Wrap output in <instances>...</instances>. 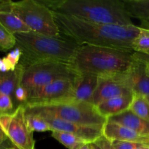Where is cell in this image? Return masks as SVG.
I'll use <instances>...</instances> for the list:
<instances>
[{
  "label": "cell",
  "instance_id": "d6986e66",
  "mask_svg": "<svg viewBox=\"0 0 149 149\" xmlns=\"http://www.w3.org/2000/svg\"><path fill=\"white\" fill-rule=\"evenodd\" d=\"M23 71V67L18 64L13 71L7 73L0 71V90L11 97L13 103L15 101V92L21 82Z\"/></svg>",
  "mask_w": 149,
  "mask_h": 149
},
{
  "label": "cell",
  "instance_id": "5b68a950",
  "mask_svg": "<svg viewBox=\"0 0 149 149\" xmlns=\"http://www.w3.org/2000/svg\"><path fill=\"white\" fill-rule=\"evenodd\" d=\"M26 114L58 118L79 125L103 127L108 119L91 103L74 100L42 105H25Z\"/></svg>",
  "mask_w": 149,
  "mask_h": 149
},
{
  "label": "cell",
  "instance_id": "52a82bcc",
  "mask_svg": "<svg viewBox=\"0 0 149 149\" xmlns=\"http://www.w3.org/2000/svg\"><path fill=\"white\" fill-rule=\"evenodd\" d=\"M78 75L70 64L59 62H44L23 68L21 85L30 93L59 79L74 80Z\"/></svg>",
  "mask_w": 149,
  "mask_h": 149
},
{
  "label": "cell",
  "instance_id": "d590c367",
  "mask_svg": "<svg viewBox=\"0 0 149 149\" xmlns=\"http://www.w3.org/2000/svg\"><path fill=\"white\" fill-rule=\"evenodd\" d=\"M147 69H148V73H149V64H147Z\"/></svg>",
  "mask_w": 149,
  "mask_h": 149
},
{
  "label": "cell",
  "instance_id": "74e56055",
  "mask_svg": "<svg viewBox=\"0 0 149 149\" xmlns=\"http://www.w3.org/2000/svg\"><path fill=\"white\" fill-rule=\"evenodd\" d=\"M146 99H147V100H148V101H149V97H146Z\"/></svg>",
  "mask_w": 149,
  "mask_h": 149
},
{
  "label": "cell",
  "instance_id": "d4e9b609",
  "mask_svg": "<svg viewBox=\"0 0 149 149\" xmlns=\"http://www.w3.org/2000/svg\"><path fill=\"white\" fill-rule=\"evenodd\" d=\"M16 39L15 35L6 30L0 24V51L7 52L15 47Z\"/></svg>",
  "mask_w": 149,
  "mask_h": 149
},
{
  "label": "cell",
  "instance_id": "f1b7e54d",
  "mask_svg": "<svg viewBox=\"0 0 149 149\" xmlns=\"http://www.w3.org/2000/svg\"><path fill=\"white\" fill-rule=\"evenodd\" d=\"M133 57H134V59L142 61L146 64H149V54L139 53V52H134Z\"/></svg>",
  "mask_w": 149,
  "mask_h": 149
},
{
  "label": "cell",
  "instance_id": "9c48e42d",
  "mask_svg": "<svg viewBox=\"0 0 149 149\" xmlns=\"http://www.w3.org/2000/svg\"><path fill=\"white\" fill-rule=\"evenodd\" d=\"M70 100H73V80L59 79L30 93L26 105L52 104Z\"/></svg>",
  "mask_w": 149,
  "mask_h": 149
},
{
  "label": "cell",
  "instance_id": "8992f818",
  "mask_svg": "<svg viewBox=\"0 0 149 149\" xmlns=\"http://www.w3.org/2000/svg\"><path fill=\"white\" fill-rule=\"evenodd\" d=\"M7 6L29 28L31 31L52 37L61 36L53 12L40 0H7Z\"/></svg>",
  "mask_w": 149,
  "mask_h": 149
},
{
  "label": "cell",
  "instance_id": "836d02e7",
  "mask_svg": "<svg viewBox=\"0 0 149 149\" xmlns=\"http://www.w3.org/2000/svg\"><path fill=\"white\" fill-rule=\"evenodd\" d=\"M91 146L93 147V148H94V149H101L100 148H99V147H98L97 146L95 145L94 143H91Z\"/></svg>",
  "mask_w": 149,
  "mask_h": 149
},
{
  "label": "cell",
  "instance_id": "f35d334b",
  "mask_svg": "<svg viewBox=\"0 0 149 149\" xmlns=\"http://www.w3.org/2000/svg\"><path fill=\"white\" fill-rule=\"evenodd\" d=\"M148 54H149V53H148Z\"/></svg>",
  "mask_w": 149,
  "mask_h": 149
},
{
  "label": "cell",
  "instance_id": "ba28073f",
  "mask_svg": "<svg viewBox=\"0 0 149 149\" xmlns=\"http://www.w3.org/2000/svg\"><path fill=\"white\" fill-rule=\"evenodd\" d=\"M0 127L7 139L18 149H35L33 132L28 128L23 105L11 113L0 115Z\"/></svg>",
  "mask_w": 149,
  "mask_h": 149
},
{
  "label": "cell",
  "instance_id": "4dcf8cb0",
  "mask_svg": "<svg viewBox=\"0 0 149 149\" xmlns=\"http://www.w3.org/2000/svg\"><path fill=\"white\" fill-rule=\"evenodd\" d=\"M74 149H90V143H84L80 145L77 146Z\"/></svg>",
  "mask_w": 149,
  "mask_h": 149
},
{
  "label": "cell",
  "instance_id": "9a60e30c",
  "mask_svg": "<svg viewBox=\"0 0 149 149\" xmlns=\"http://www.w3.org/2000/svg\"><path fill=\"white\" fill-rule=\"evenodd\" d=\"M134 94L121 95L107 100L96 106L102 116L108 119L129 110Z\"/></svg>",
  "mask_w": 149,
  "mask_h": 149
},
{
  "label": "cell",
  "instance_id": "6da1fadb",
  "mask_svg": "<svg viewBox=\"0 0 149 149\" xmlns=\"http://www.w3.org/2000/svg\"><path fill=\"white\" fill-rule=\"evenodd\" d=\"M53 15L60 35L80 45L132 50L133 40L142 29L134 24L129 26L100 24L59 13H53Z\"/></svg>",
  "mask_w": 149,
  "mask_h": 149
},
{
  "label": "cell",
  "instance_id": "2e32d148",
  "mask_svg": "<svg viewBox=\"0 0 149 149\" xmlns=\"http://www.w3.org/2000/svg\"><path fill=\"white\" fill-rule=\"evenodd\" d=\"M0 24L13 35L31 31L29 28L7 8V0H0Z\"/></svg>",
  "mask_w": 149,
  "mask_h": 149
},
{
  "label": "cell",
  "instance_id": "d6a6232c",
  "mask_svg": "<svg viewBox=\"0 0 149 149\" xmlns=\"http://www.w3.org/2000/svg\"><path fill=\"white\" fill-rule=\"evenodd\" d=\"M137 149H149V144H144Z\"/></svg>",
  "mask_w": 149,
  "mask_h": 149
},
{
  "label": "cell",
  "instance_id": "f546056e",
  "mask_svg": "<svg viewBox=\"0 0 149 149\" xmlns=\"http://www.w3.org/2000/svg\"><path fill=\"white\" fill-rule=\"evenodd\" d=\"M7 140H8L7 139V136H6L5 134L4 133V132H3L2 130H1V127H0V146L3 145V144L7 141Z\"/></svg>",
  "mask_w": 149,
  "mask_h": 149
},
{
  "label": "cell",
  "instance_id": "8d00e7d4",
  "mask_svg": "<svg viewBox=\"0 0 149 149\" xmlns=\"http://www.w3.org/2000/svg\"><path fill=\"white\" fill-rule=\"evenodd\" d=\"M90 149H94V148H93V147L92 146L91 144V143H90Z\"/></svg>",
  "mask_w": 149,
  "mask_h": 149
},
{
  "label": "cell",
  "instance_id": "1f68e13d",
  "mask_svg": "<svg viewBox=\"0 0 149 149\" xmlns=\"http://www.w3.org/2000/svg\"><path fill=\"white\" fill-rule=\"evenodd\" d=\"M4 146H5L6 149H18L15 146H13L12 143L10 144V145H8V146L4 145Z\"/></svg>",
  "mask_w": 149,
  "mask_h": 149
},
{
  "label": "cell",
  "instance_id": "277c9868",
  "mask_svg": "<svg viewBox=\"0 0 149 149\" xmlns=\"http://www.w3.org/2000/svg\"><path fill=\"white\" fill-rule=\"evenodd\" d=\"M15 36V47L22 52L19 64L23 68L44 62L69 64L80 46L61 36L52 37L33 31L16 33Z\"/></svg>",
  "mask_w": 149,
  "mask_h": 149
},
{
  "label": "cell",
  "instance_id": "cb8c5ba5",
  "mask_svg": "<svg viewBox=\"0 0 149 149\" xmlns=\"http://www.w3.org/2000/svg\"><path fill=\"white\" fill-rule=\"evenodd\" d=\"M26 125L31 132H46L51 131V127L47 121L42 117L37 115L26 114L25 113Z\"/></svg>",
  "mask_w": 149,
  "mask_h": 149
},
{
  "label": "cell",
  "instance_id": "7402d4cb",
  "mask_svg": "<svg viewBox=\"0 0 149 149\" xmlns=\"http://www.w3.org/2000/svg\"><path fill=\"white\" fill-rule=\"evenodd\" d=\"M51 137L68 149H74L77 146L87 143L73 134L61 131H53Z\"/></svg>",
  "mask_w": 149,
  "mask_h": 149
},
{
  "label": "cell",
  "instance_id": "484cf974",
  "mask_svg": "<svg viewBox=\"0 0 149 149\" xmlns=\"http://www.w3.org/2000/svg\"><path fill=\"white\" fill-rule=\"evenodd\" d=\"M15 109L11 97L0 90V115L11 113Z\"/></svg>",
  "mask_w": 149,
  "mask_h": 149
},
{
  "label": "cell",
  "instance_id": "3957f363",
  "mask_svg": "<svg viewBox=\"0 0 149 149\" xmlns=\"http://www.w3.org/2000/svg\"><path fill=\"white\" fill-rule=\"evenodd\" d=\"M53 13L100 24L133 25L123 0H40Z\"/></svg>",
  "mask_w": 149,
  "mask_h": 149
},
{
  "label": "cell",
  "instance_id": "4316f807",
  "mask_svg": "<svg viewBox=\"0 0 149 149\" xmlns=\"http://www.w3.org/2000/svg\"><path fill=\"white\" fill-rule=\"evenodd\" d=\"M112 145L114 146L115 149H137L139 147L144 145L143 143H139L128 142V141H112Z\"/></svg>",
  "mask_w": 149,
  "mask_h": 149
},
{
  "label": "cell",
  "instance_id": "8fae6325",
  "mask_svg": "<svg viewBox=\"0 0 149 149\" xmlns=\"http://www.w3.org/2000/svg\"><path fill=\"white\" fill-rule=\"evenodd\" d=\"M41 117L47 121L48 125L51 127V132L61 131V132H70L84 140L89 143H93L103 135V127H100L79 125V124L72 123L58 118L50 117V116H41Z\"/></svg>",
  "mask_w": 149,
  "mask_h": 149
},
{
  "label": "cell",
  "instance_id": "7a4b0ae2",
  "mask_svg": "<svg viewBox=\"0 0 149 149\" xmlns=\"http://www.w3.org/2000/svg\"><path fill=\"white\" fill-rule=\"evenodd\" d=\"M133 53L127 49L80 45L69 64L78 74L110 78L128 71L134 61Z\"/></svg>",
  "mask_w": 149,
  "mask_h": 149
},
{
  "label": "cell",
  "instance_id": "4fadbf2b",
  "mask_svg": "<svg viewBox=\"0 0 149 149\" xmlns=\"http://www.w3.org/2000/svg\"><path fill=\"white\" fill-rule=\"evenodd\" d=\"M103 135L110 141H128L149 144V135L138 133L127 127L110 121H107L104 125Z\"/></svg>",
  "mask_w": 149,
  "mask_h": 149
},
{
  "label": "cell",
  "instance_id": "603a6c76",
  "mask_svg": "<svg viewBox=\"0 0 149 149\" xmlns=\"http://www.w3.org/2000/svg\"><path fill=\"white\" fill-rule=\"evenodd\" d=\"M131 49L139 53H149V29L142 28L140 33L133 40Z\"/></svg>",
  "mask_w": 149,
  "mask_h": 149
},
{
  "label": "cell",
  "instance_id": "e0dca14e",
  "mask_svg": "<svg viewBox=\"0 0 149 149\" xmlns=\"http://www.w3.org/2000/svg\"><path fill=\"white\" fill-rule=\"evenodd\" d=\"M108 121L119 124L129 128L138 133L149 135V122L141 119L130 110L122 113L112 116L108 119Z\"/></svg>",
  "mask_w": 149,
  "mask_h": 149
},
{
  "label": "cell",
  "instance_id": "83f0119b",
  "mask_svg": "<svg viewBox=\"0 0 149 149\" xmlns=\"http://www.w3.org/2000/svg\"><path fill=\"white\" fill-rule=\"evenodd\" d=\"M93 143L101 149H115L114 146L112 145V141H110L108 138H105L103 135L101 137H99Z\"/></svg>",
  "mask_w": 149,
  "mask_h": 149
},
{
  "label": "cell",
  "instance_id": "e575fe53",
  "mask_svg": "<svg viewBox=\"0 0 149 149\" xmlns=\"http://www.w3.org/2000/svg\"><path fill=\"white\" fill-rule=\"evenodd\" d=\"M0 149H6L5 146H4V144H3V145H1V146H0Z\"/></svg>",
  "mask_w": 149,
  "mask_h": 149
},
{
  "label": "cell",
  "instance_id": "ac0fdd59",
  "mask_svg": "<svg viewBox=\"0 0 149 149\" xmlns=\"http://www.w3.org/2000/svg\"><path fill=\"white\" fill-rule=\"evenodd\" d=\"M123 3L129 16L140 20V27L149 29V0H123Z\"/></svg>",
  "mask_w": 149,
  "mask_h": 149
},
{
  "label": "cell",
  "instance_id": "44dd1931",
  "mask_svg": "<svg viewBox=\"0 0 149 149\" xmlns=\"http://www.w3.org/2000/svg\"><path fill=\"white\" fill-rule=\"evenodd\" d=\"M129 110L141 119L149 122V101L146 97L134 94Z\"/></svg>",
  "mask_w": 149,
  "mask_h": 149
},
{
  "label": "cell",
  "instance_id": "ffe728a7",
  "mask_svg": "<svg viewBox=\"0 0 149 149\" xmlns=\"http://www.w3.org/2000/svg\"><path fill=\"white\" fill-rule=\"evenodd\" d=\"M22 52L18 47H15L4 58H0V71L10 72L15 70L21 58Z\"/></svg>",
  "mask_w": 149,
  "mask_h": 149
},
{
  "label": "cell",
  "instance_id": "30bf717a",
  "mask_svg": "<svg viewBox=\"0 0 149 149\" xmlns=\"http://www.w3.org/2000/svg\"><path fill=\"white\" fill-rule=\"evenodd\" d=\"M111 78L128 87L134 94L149 97V73L145 63L134 59L128 71Z\"/></svg>",
  "mask_w": 149,
  "mask_h": 149
},
{
  "label": "cell",
  "instance_id": "7c38bea8",
  "mask_svg": "<svg viewBox=\"0 0 149 149\" xmlns=\"http://www.w3.org/2000/svg\"><path fill=\"white\" fill-rule=\"evenodd\" d=\"M134 94L131 90L112 78H99L97 89L89 103L96 107L107 100L121 95Z\"/></svg>",
  "mask_w": 149,
  "mask_h": 149
},
{
  "label": "cell",
  "instance_id": "5bb4252c",
  "mask_svg": "<svg viewBox=\"0 0 149 149\" xmlns=\"http://www.w3.org/2000/svg\"><path fill=\"white\" fill-rule=\"evenodd\" d=\"M99 83V78L96 76L78 74L73 80V100L89 103Z\"/></svg>",
  "mask_w": 149,
  "mask_h": 149
}]
</instances>
